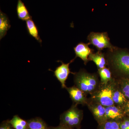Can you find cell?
I'll return each mask as SVG.
<instances>
[{"instance_id": "cell-4", "label": "cell", "mask_w": 129, "mask_h": 129, "mask_svg": "<svg viewBox=\"0 0 129 129\" xmlns=\"http://www.w3.org/2000/svg\"><path fill=\"white\" fill-rule=\"evenodd\" d=\"M87 39L90 45L95 47L98 51L108 48L109 51H112L117 47L111 44L108 34L106 32H91Z\"/></svg>"}, {"instance_id": "cell-22", "label": "cell", "mask_w": 129, "mask_h": 129, "mask_svg": "<svg viewBox=\"0 0 129 129\" xmlns=\"http://www.w3.org/2000/svg\"><path fill=\"white\" fill-rule=\"evenodd\" d=\"M0 129H12L9 124L6 123L2 124L1 125Z\"/></svg>"}, {"instance_id": "cell-13", "label": "cell", "mask_w": 129, "mask_h": 129, "mask_svg": "<svg viewBox=\"0 0 129 129\" xmlns=\"http://www.w3.org/2000/svg\"><path fill=\"white\" fill-rule=\"evenodd\" d=\"M10 21L8 17L1 10L0 11V40L5 37L7 31L11 28Z\"/></svg>"}, {"instance_id": "cell-11", "label": "cell", "mask_w": 129, "mask_h": 129, "mask_svg": "<svg viewBox=\"0 0 129 129\" xmlns=\"http://www.w3.org/2000/svg\"><path fill=\"white\" fill-rule=\"evenodd\" d=\"M89 60L94 62L98 69L105 68L107 64L104 54L101 51H98L96 53H92L89 57Z\"/></svg>"}, {"instance_id": "cell-8", "label": "cell", "mask_w": 129, "mask_h": 129, "mask_svg": "<svg viewBox=\"0 0 129 129\" xmlns=\"http://www.w3.org/2000/svg\"><path fill=\"white\" fill-rule=\"evenodd\" d=\"M70 98L75 104H88L87 99L84 92L76 86L66 88Z\"/></svg>"}, {"instance_id": "cell-17", "label": "cell", "mask_w": 129, "mask_h": 129, "mask_svg": "<svg viewBox=\"0 0 129 129\" xmlns=\"http://www.w3.org/2000/svg\"><path fill=\"white\" fill-rule=\"evenodd\" d=\"M98 73L103 85H106L112 80V74L108 68H104L98 69Z\"/></svg>"}, {"instance_id": "cell-23", "label": "cell", "mask_w": 129, "mask_h": 129, "mask_svg": "<svg viewBox=\"0 0 129 129\" xmlns=\"http://www.w3.org/2000/svg\"><path fill=\"white\" fill-rule=\"evenodd\" d=\"M51 129H72L70 127H67L63 125L56 127H52Z\"/></svg>"}, {"instance_id": "cell-10", "label": "cell", "mask_w": 129, "mask_h": 129, "mask_svg": "<svg viewBox=\"0 0 129 129\" xmlns=\"http://www.w3.org/2000/svg\"><path fill=\"white\" fill-rule=\"evenodd\" d=\"M123 111L119 107L114 105L106 107V119L117 120L122 118L124 114Z\"/></svg>"}, {"instance_id": "cell-14", "label": "cell", "mask_w": 129, "mask_h": 129, "mask_svg": "<svg viewBox=\"0 0 129 129\" xmlns=\"http://www.w3.org/2000/svg\"><path fill=\"white\" fill-rule=\"evenodd\" d=\"M25 24L26 28L29 34L34 38L39 43L41 44L42 40L39 35L38 28L32 19L25 21Z\"/></svg>"}, {"instance_id": "cell-15", "label": "cell", "mask_w": 129, "mask_h": 129, "mask_svg": "<svg viewBox=\"0 0 129 129\" xmlns=\"http://www.w3.org/2000/svg\"><path fill=\"white\" fill-rule=\"evenodd\" d=\"M10 124L15 129H28V122L21 119L17 115H15L9 121Z\"/></svg>"}, {"instance_id": "cell-18", "label": "cell", "mask_w": 129, "mask_h": 129, "mask_svg": "<svg viewBox=\"0 0 129 129\" xmlns=\"http://www.w3.org/2000/svg\"><path fill=\"white\" fill-rule=\"evenodd\" d=\"M28 124V129H48L45 123L37 118L29 120Z\"/></svg>"}, {"instance_id": "cell-1", "label": "cell", "mask_w": 129, "mask_h": 129, "mask_svg": "<svg viewBox=\"0 0 129 129\" xmlns=\"http://www.w3.org/2000/svg\"><path fill=\"white\" fill-rule=\"evenodd\" d=\"M76 87L85 93H94L97 91L98 81L95 75L87 73L83 70L74 74Z\"/></svg>"}, {"instance_id": "cell-5", "label": "cell", "mask_w": 129, "mask_h": 129, "mask_svg": "<svg viewBox=\"0 0 129 129\" xmlns=\"http://www.w3.org/2000/svg\"><path fill=\"white\" fill-rule=\"evenodd\" d=\"M76 105L72 106L61 115L62 125L71 128L77 127L79 125L83 116V112L77 108Z\"/></svg>"}, {"instance_id": "cell-16", "label": "cell", "mask_w": 129, "mask_h": 129, "mask_svg": "<svg viewBox=\"0 0 129 129\" xmlns=\"http://www.w3.org/2000/svg\"><path fill=\"white\" fill-rule=\"evenodd\" d=\"M112 99L114 104L118 106L125 105L127 102V98L122 91L115 89L113 92Z\"/></svg>"}, {"instance_id": "cell-2", "label": "cell", "mask_w": 129, "mask_h": 129, "mask_svg": "<svg viewBox=\"0 0 129 129\" xmlns=\"http://www.w3.org/2000/svg\"><path fill=\"white\" fill-rule=\"evenodd\" d=\"M110 52L111 61L115 69L129 76V52L125 49L116 47Z\"/></svg>"}, {"instance_id": "cell-24", "label": "cell", "mask_w": 129, "mask_h": 129, "mask_svg": "<svg viewBox=\"0 0 129 129\" xmlns=\"http://www.w3.org/2000/svg\"><path fill=\"white\" fill-rule=\"evenodd\" d=\"M123 122H124V123L125 124V125H126L128 129H129V119H125V120H124V121H123Z\"/></svg>"}, {"instance_id": "cell-19", "label": "cell", "mask_w": 129, "mask_h": 129, "mask_svg": "<svg viewBox=\"0 0 129 129\" xmlns=\"http://www.w3.org/2000/svg\"><path fill=\"white\" fill-rule=\"evenodd\" d=\"M121 91L127 99H129V79H124L121 82Z\"/></svg>"}, {"instance_id": "cell-3", "label": "cell", "mask_w": 129, "mask_h": 129, "mask_svg": "<svg viewBox=\"0 0 129 129\" xmlns=\"http://www.w3.org/2000/svg\"><path fill=\"white\" fill-rule=\"evenodd\" d=\"M97 90L92 98L95 102L99 103L104 107H108L114 105L112 99L113 92L115 89V84L112 80L108 84Z\"/></svg>"}, {"instance_id": "cell-9", "label": "cell", "mask_w": 129, "mask_h": 129, "mask_svg": "<svg viewBox=\"0 0 129 129\" xmlns=\"http://www.w3.org/2000/svg\"><path fill=\"white\" fill-rule=\"evenodd\" d=\"M88 106L89 108L97 120L100 122L107 120L106 107L97 102L90 104Z\"/></svg>"}, {"instance_id": "cell-12", "label": "cell", "mask_w": 129, "mask_h": 129, "mask_svg": "<svg viewBox=\"0 0 129 129\" xmlns=\"http://www.w3.org/2000/svg\"><path fill=\"white\" fill-rule=\"evenodd\" d=\"M16 11L18 18L22 21H26L32 19L27 8L21 0L18 1Z\"/></svg>"}, {"instance_id": "cell-20", "label": "cell", "mask_w": 129, "mask_h": 129, "mask_svg": "<svg viewBox=\"0 0 129 129\" xmlns=\"http://www.w3.org/2000/svg\"><path fill=\"white\" fill-rule=\"evenodd\" d=\"M102 129H121L120 123L116 121L110 120L104 122Z\"/></svg>"}, {"instance_id": "cell-21", "label": "cell", "mask_w": 129, "mask_h": 129, "mask_svg": "<svg viewBox=\"0 0 129 129\" xmlns=\"http://www.w3.org/2000/svg\"><path fill=\"white\" fill-rule=\"evenodd\" d=\"M124 106V114L129 115V100L127 102Z\"/></svg>"}, {"instance_id": "cell-7", "label": "cell", "mask_w": 129, "mask_h": 129, "mask_svg": "<svg viewBox=\"0 0 129 129\" xmlns=\"http://www.w3.org/2000/svg\"><path fill=\"white\" fill-rule=\"evenodd\" d=\"M90 44L80 42L76 45L74 49L76 57H79L83 60L84 64H86L89 61V57L90 54L93 52L94 50L89 47Z\"/></svg>"}, {"instance_id": "cell-6", "label": "cell", "mask_w": 129, "mask_h": 129, "mask_svg": "<svg viewBox=\"0 0 129 129\" xmlns=\"http://www.w3.org/2000/svg\"><path fill=\"white\" fill-rule=\"evenodd\" d=\"M75 58L67 63L60 61L61 62V64L56 68L54 71V75L58 80L60 81L62 88H67L65 85L66 81L69 74L71 73L70 70L69 65L74 61Z\"/></svg>"}]
</instances>
